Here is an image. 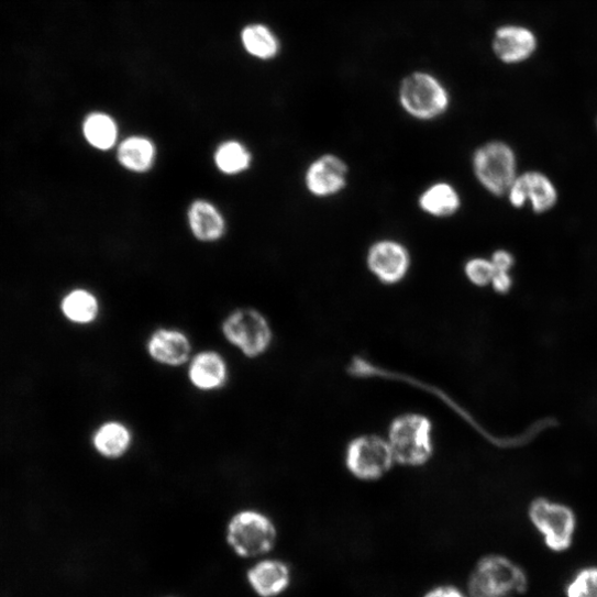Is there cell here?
<instances>
[{
  "label": "cell",
  "instance_id": "obj_1",
  "mask_svg": "<svg viewBox=\"0 0 597 597\" xmlns=\"http://www.w3.org/2000/svg\"><path fill=\"white\" fill-rule=\"evenodd\" d=\"M224 340L245 358L257 360L272 347L274 332L268 318L254 307H239L221 323Z\"/></svg>",
  "mask_w": 597,
  "mask_h": 597
},
{
  "label": "cell",
  "instance_id": "obj_2",
  "mask_svg": "<svg viewBox=\"0 0 597 597\" xmlns=\"http://www.w3.org/2000/svg\"><path fill=\"white\" fill-rule=\"evenodd\" d=\"M278 538L274 521L264 512L245 508L234 512L226 526V542L240 557H259L269 553Z\"/></svg>",
  "mask_w": 597,
  "mask_h": 597
},
{
  "label": "cell",
  "instance_id": "obj_3",
  "mask_svg": "<svg viewBox=\"0 0 597 597\" xmlns=\"http://www.w3.org/2000/svg\"><path fill=\"white\" fill-rule=\"evenodd\" d=\"M394 460L407 466H422L433 454L432 424L422 416L397 418L389 429Z\"/></svg>",
  "mask_w": 597,
  "mask_h": 597
},
{
  "label": "cell",
  "instance_id": "obj_4",
  "mask_svg": "<svg viewBox=\"0 0 597 597\" xmlns=\"http://www.w3.org/2000/svg\"><path fill=\"white\" fill-rule=\"evenodd\" d=\"M522 568L500 555L484 557L471 576L468 588L472 597H510L527 589Z\"/></svg>",
  "mask_w": 597,
  "mask_h": 597
},
{
  "label": "cell",
  "instance_id": "obj_5",
  "mask_svg": "<svg viewBox=\"0 0 597 597\" xmlns=\"http://www.w3.org/2000/svg\"><path fill=\"white\" fill-rule=\"evenodd\" d=\"M474 172L479 183L493 195L508 194L517 178V156L505 142H488L474 155Z\"/></svg>",
  "mask_w": 597,
  "mask_h": 597
},
{
  "label": "cell",
  "instance_id": "obj_6",
  "mask_svg": "<svg viewBox=\"0 0 597 597\" xmlns=\"http://www.w3.org/2000/svg\"><path fill=\"white\" fill-rule=\"evenodd\" d=\"M529 518L551 550L561 552L571 546L576 517L568 506L537 498L529 507Z\"/></svg>",
  "mask_w": 597,
  "mask_h": 597
},
{
  "label": "cell",
  "instance_id": "obj_7",
  "mask_svg": "<svg viewBox=\"0 0 597 597\" xmlns=\"http://www.w3.org/2000/svg\"><path fill=\"white\" fill-rule=\"evenodd\" d=\"M400 99L406 111L421 120L438 118L449 107V95L445 88L427 74H416L406 79Z\"/></svg>",
  "mask_w": 597,
  "mask_h": 597
},
{
  "label": "cell",
  "instance_id": "obj_8",
  "mask_svg": "<svg viewBox=\"0 0 597 597\" xmlns=\"http://www.w3.org/2000/svg\"><path fill=\"white\" fill-rule=\"evenodd\" d=\"M185 222L192 240L203 245L223 242L230 232V222L222 208L212 198L198 196L186 207Z\"/></svg>",
  "mask_w": 597,
  "mask_h": 597
},
{
  "label": "cell",
  "instance_id": "obj_9",
  "mask_svg": "<svg viewBox=\"0 0 597 597\" xmlns=\"http://www.w3.org/2000/svg\"><path fill=\"white\" fill-rule=\"evenodd\" d=\"M394 461L388 442L375 435L354 440L346 452L349 471L364 480L380 478L390 469Z\"/></svg>",
  "mask_w": 597,
  "mask_h": 597
},
{
  "label": "cell",
  "instance_id": "obj_10",
  "mask_svg": "<svg viewBox=\"0 0 597 597\" xmlns=\"http://www.w3.org/2000/svg\"><path fill=\"white\" fill-rule=\"evenodd\" d=\"M145 352L151 361L167 368L186 366L194 354L190 336L183 329L167 325L147 335Z\"/></svg>",
  "mask_w": 597,
  "mask_h": 597
},
{
  "label": "cell",
  "instance_id": "obj_11",
  "mask_svg": "<svg viewBox=\"0 0 597 597\" xmlns=\"http://www.w3.org/2000/svg\"><path fill=\"white\" fill-rule=\"evenodd\" d=\"M508 197L513 208L522 209L530 204L534 213L543 214L556 206L559 192L550 177L541 172L530 170L517 176Z\"/></svg>",
  "mask_w": 597,
  "mask_h": 597
},
{
  "label": "cell",
  "instance_id": "obj_12",
  "mask_svg": "<svg viewBox=\"0 0 597 597\" xmlns=\"http://www.w3.org/2000/svg\"><path fill=\"white\" fill-rule=\"evenodd\" d=\"M189 385L198 391L215 393L225 388L231 378L228 358L218 350L194 352L186 365Z\"/></svg>",
  "mask_w": 597,
  "mask_h": 597
},
{
  "label": "cell",
  "instance_id": "obj_13",
  "mask_svg": "<svg viewBox=\"0 0 597 597\" xmlns=\"http://www.w3.org/2000/svg\"><path fill=\"white\" fill-rule=\"evenodd\" d=\"M537 33L526 25L508 24L500 26L493 40L496 57L506 65H521L531 60L539 49Z\"/></svg>",
  "mask_w": 597,
  "mask_h": 597
},
{
  "label": "cell",
  "instance_id": "obj_14",
  "mask_svg": "<svg viewBox=\"0 0 597 597\" xmlns=\"http://www.w3.org/2000/svg\"><path fill=\"white\" fill-rule=\"evenodd\" d=\"M113 153L118 166L136 176L152 173L156 168L159 157L157 142L144 133L122 136Z\"/></svg>",
  "mask_w": 597,
  "mask_h": 597
},
{
  "label": "cell",
  "instance_id": "obj_15",
  "mask_svg": "<svg viewBox=\"0 0 597 597\" xmlns=\"http://www.w3.org/2000/svg\"><path fill=\"white\" fill-rule=\"evenodd\" d=\"M367 266L380 283L395 285L407 277L411 267V257L402 244L380 241L371 247Z\"/></svg>",
  "mask_w": 597,
  "mask_h": 597
},
{
  "label": "cell",
  "instance_id": "obj_16",
  "mask_svg": "<svg viewBox=\"0 0 597 597\" xmlns=\"http://www.w3.org/2000/svg\"><path fill=\"white\" fill-rule=\"evenodd\" d=\"M347 166L338 156L323 155L308 167L305 176L306 187L313 196L329 197L339 194L347 179Z\"/></svg>",
  "mask_w": 597,
  "mask_h": 597
},
{
  "label": "cell",
  "instance_id": "obj_17",
  "mask_svg": "<svg viewBox=\"0 0 597 597\" xmlns=\"http://www.w3.org/2000/svg\"><path fill=\"white\" fill-rule=\"evenodd\" d=\"M91 445L96 454L102 460L117 462L131 452L134 445V433L121 420H107L93 431Z\"/></svg>",
  "mask_w": 597,
  "mask_h": 597
},
{
  "label": "cell",
  "instance_id": "obj_18",
  "mask_svg": "<svg viewBox=\"0 0 597 597\" xmlns=\"http://www.w3.org/2000/svg\"><path fill=\"white\" fill-rule=\"evenodd\" d=\"M85 143L99 153L114 152L122 139L118 119L106 110H92L81 122Z\"/></svg>",
  "mask_w": 597,
  "mask_h": 597
},
{
  "label": "cell",
  "instance_id": "obj_19",
  "mask_svg": "<svg viewBox=\"0 0 597 597\" xmlns=\"http://www.w3.org/2000/svg\"><path fill=\"white\" fill-rule=\"evenodd\" d=\"M254 162L253 150L237 137L222 140L212 153L213 166L224 177L235 178L247 174Z\"/></svg>",
  "mask_w": 597,
  "mask_h": 597
},
{
  "label": "cell",
  "instance_id": "obj_20",
  "mask_svg": "<svg viewBox=\"0 0 597 597\" xmlns=\"http://www.w3.org/2000/svg\"><path fill=\"white\" fill-rule=\"evenodd\" d=\"M247 581L259 597H277L289 587L291 573L285 562L265 559L250 568Z\"/></svg>",
  "mask_w": 597,
  "mask_h": 597
},
{
  "label": "cell",
  "instance_id": "obj_21",
  "mask_svg": "<svg viewBox=\"0 0 597 597\" xmlns=\"http://www.w3.org/2000/svg\"><path fill=\"white\" fill-rule=\"evenodd\" d=\"M60 311L68 322L79 327H89L100 319L102 303L92 289L75 287L63 297Z\"/></svg>",
  "mask_w": 597,
  "mask_h": 597
},
{
  "label": "cell",
  "instance_id": "obj_22",
  "mask_svg": "<svg viewBox=\"0 0 597 597\" xmlns=\"http://www.w3.org/2000/svg\"><path fill=\"white\" fill-rule=\"evenodd\" d=\"M240 41L244 52L261 62H270L280 53V41L274 31L263 23L243 26Z\"/></svg>",
  "mask_w": 597,
  "mask_h": 597
},
{
  "label": "cell",
  "instance_id": "obj_23",
  "mask_svg": "<svg viewBox=\"0 0 597 597\" xmlns=\"http://www.w3.org/2000/svg\"><path fill=\"white\" fill-rule=\"evenodd\" d=\"M461 197L456 188L449 183L430 186L420 197V208L434 218H450L461 208Z\"/></svg>",
  "mask_w": 597,
  "mask_h": 597
},
{
  "label": "cell",
  "instance_id": "obj_24",
  "mask_svg": "<svg viewBox=\"0 0 597 597\" xmlns=\"http://www.w3.org/2000/svg\"><path fill=\"white\" fill-rule=\"evenodd\" d=\"M567 597H597V567L582 570L568 584Z\"/></svg>",
  "mask_w": 597,
  "mask_h": 597
},
{
  "label": "cell",
  "instance_id": "obj_25",
  "mask_svg": "<svg viewBox=\"0 0 597 597\" xmlns=\"http://www.w3.org/2000/svg\"><path fill=\"white\" fill-rule=\"evenodd\" d=\"M465 274L473 285L486 287L491 285L495 268L491 261L485 258H474L466 264Z\"/></svg>",
  "mask_w": 597,
  "mask_h": 597
},
{
  "label": "cell",
  "instance_id": "obj_26",
  "mask_svg": "<svg viewBox=\"0 0 597 597\" xmlns=\"http://www.w3.org/2000/svg\"><path fill=\"white\" fill-rule=\"evenodd\" d=\"M490 261L494 265L495 272L510 273L515 265L513 256L505 250L495 252Z\"/></svg>",
  "mask_w": 597,
  "mask_h": 597
},
{
  "label": "cell",
  "instance_id": "obj_27",
  "mask_svg": "<svg viewBox=\"0 0 597 597\" xmlns=\"http://www.w3.org/2000/svg\"><path fill=\"white\" fill-rule=\"evenodd\" d=\"M513 285L510 273L495 272L491 286L500 295L508 294Z\"/></svg>",
  "mask_w": 597,
  "mask_h": 597
},
{
  "label": "cell",
  "instance_id": "obj_28",
  "mask_svg": "<svg viewBox=\"0 0 597 597\" xmlns=\"http://www.w3.org/2000/svg\"><path fill=\"white\" fill-rule=\"evenodd\" d=\"M425 597H466L460 589L453 586H442L431 590Z\"/></svg>",
  "mask_w": 597,
  "mask_h": 597
}]
</instances>
